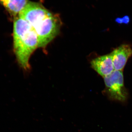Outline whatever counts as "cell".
<instances>
[{
    "mask_svg": "<svg viewBox=\"0 0 132 132\" xmlns=\"http://www.w3.org/2000/svg\"><path fill=\"white\" fill-rule=\"evenodd\" d=\"M19 15L32 26L38 36V47L45 48L60 32L62 23L59 16L39 3L28 1Z\"/></svg>",
    "mask_w": 132,
    "mask_h": 132,
    "instance_id": "cell-1",
    "label": "cell"
},
{
    "mask_svg": "<svg viewBox=\"0 0 132 132\" xmlns=\"http://www.w3.org/2000/svg\"><path fill=\"white\" fill-rule=\"evenodd\" d=\"M14 50L20 65L25 70L30 68L31 55L38 47V39L32 26L24 19L17 17L14 22Z\"/></svg>",
    "mask_w": 132,
    "mask_h": 132,
    "instance_id": "cell-2",
    "label": "cell"
},
{
    "mask_svg": "<svg viewBox=\"0 0 132 132\" xmlns=\"http://www.w3.org/2000/svg\"><path fill=\"white\" fill-rule=\"evenodd\" d=\"M105 89L103 94L112 101L123 104L127 103L129 93L124 84L123 71H114L110 75L104 78Z\"/></svg>",
    "mask_w": 132,
    "mask_h": 132,
    "instance_id": "cell-3",
    "label": "cell"
},
{
    "mask_svg": "<svg viewBox=\"0 0 132 132\" xmlns=\"http://www.w3.org/2000/svg\"><path fill=\"white\" fill-rule=\"evenodd\" d=\"M111 53L114 70L123 71L128 60L132 55V49L130 45L123 44Z\"/></svg>",
    "mask_w": 132,
    "mask_h": 132,
    "instance_id": "cell-4",
    "label": "cell"
},
{
    "mask_svg": "<svg viewBox=\"0 0 132 132\" xmlns=\"http://www.w3.org/2000/svg\"><path fill=\"white\" fill-rule=\"evenodd\" d=\"M91 65L95 71L103 78L114 71L111 53L94 59L91 61Z\"/></svg>",
    "mask_w": 132,
    "mask_h": 132,
    "instance_id": "cell-5",
    "label": "cell"
},
{
    "mask_svg": "<svg viewBox=\"0 0 132 132\" xmlns=\"http://www.w3.org/2000/svg\"><path fill=\"white\" fill-rule=\"evenodd\" d=\"M28 1L27 0H0V3L11 14L16 15L19 14Z\"/></svg>",
    "mask_w": 132,
    "mask_h": 132,
    "instance_id": "cell-6",
    "label": "cell"
},
{
    "mask_svg": "<svg viewBox=\"0 0 132 132\" xmlns=\"http://www.w3.org/2000/svg\"><path fill=\"white\" fill-rule=\"evenodd\" d=\"M116 21L118 23H125V24H128L129 23V19L128 17H124L123 19H116Z\"/></svg>",
    "mask_w": 132,
    "mask_h": 132,
    "instance_id": "cell-7",
    "label": "cell"
}]
</instances>
